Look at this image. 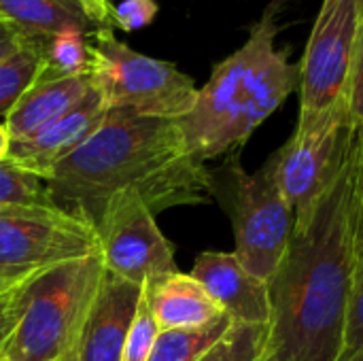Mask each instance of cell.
Wrapping results in <instances>:
<instances>
[{"mask_svg":"<svg viewBox=\"0 0 363 361\" xmlns=\"http://www.w3.org/2000/svg\"><path fill=\"white\" fill-rule=\"evenodd\" d=\"M108 111L104 96L94 85L87 96L60 119L23 140H13L6 157L43 179L104 123Z\"/></svg>","mask_w":363,"mask_h":361,"instance_id":"cell-12","label":"cell"},{"mask_svg":"<svg viewBox=\"0 0 363 361\" xmlns=\"http://www.w3.org/2000/svg\"><path fill=\"white\" fill-rule=\"evenodd\" d=\"M15 287L0 294V351L15 328Z\"/></svg>","mask_w":363,"mask_h":361,"instance_id":"cell-28","label":"cell"},{"mask_svg":"<svg viewBox=\"0 0 363 361\" xmlns=\"http://www.w3.org/2000/svg\"><path fill=\"white\" fill-rule=\"evenodd\" d=\"M189 274L208 291V296L232 319V323H272L270 285L253 272H249L234 255V251L200 253Z\"/></svg>","mask_w":363,"mask_h":361,"instance_id":"cell-11","label":"cell"},{"mask_svg":"<svg viewBox=\"0 0 363 361\" xmlns=\"http://www.w3.org/2000/svg\"><path fill=\"white\" fill-rule=\"evenodd\" d=\"M9 149H11V136H9L4 123L0 121V160H4L9 155Z\"/></svg>","mask_w":363,"mask_h":361,"instance_id":"cell-30","label":"cell"},{"mask_svg":"<svg viewBox=\"0 0 363 361\" xmlns=\"http://www.w3.org/2000/svg\"><path fill=\"white\" fill-rule=\"evenodd\" d=\"M353 145H351V155H353V194H355V209L357 217L363 223V123L353 126Z\"/></svg>","mask_w":363,"mask_h":361,"instance_id":"cell-26","label":"cell"},{"mask_svg":"<svg viewBox=\"0 0 363 361\" xmlns=\"http://www.w3.org/2000/svg\"><path fill=\"white\" fill-rule=\"evenodd\" d=\"M351 134L345 100L321 115L298 117L291 138L272 153L277 181L294 219L308 215L338 177L351 147Z\"/></svg>","mask_w":363,"mask_h":361,"instance_id":"cell-8","label":"cell"},{"mask_svg":"<svg viewBox=\"0 0 363 361\" xmlns=\"http://www.w3.org/2000/svg\"><path fill=\"white\" fill-rule=\"evenodd\" d=\"M104 272L100 253H94L19 283L15 328L0 361H70Z\"/></svg>","mask_w":363,"mask_h":361,"instance_id":"cell-4","label":"cell"},{"mask_svg":"<svg viewBox=\"0 0 363 361\" xmlns=\"http://www.w3.org/2000/svg\"><path fill=\"white\" fill-rule=\"evenodd\" d=\"M0 19L40 40L66 30L94 34L98 28L81 0H0Z\"/></svg>","mask_w":363,"mask_h":361,"instance_id":"cell-16","label":"cell"},{"mask_svg":"<svg viewBox=\"0 0 363 361\" xmlns=\"http://www.w3.org/2000/svg\"><path fill=\"white\" fill-rule=\"evenodd\" d=\"M45 204H51L45 181L9 157L0 160V211Z\"/></svg>","mask_w":363,"mask_h":361,"instance_id":"cell-20","label":"cell"},{"mask_svg":"<svg viewBox=\"0 0 363 361\" xmlns=\"http://www.w3.org/2000/svg\"><path fill=\"white\" fill-rule=\"evenodd\" d=\"M28 40H32L28 34H23L13 23L0 19V64L6 62L11 55H15Z\"/></svg>","mask_w":363,"mask_h":361,"instance_id":"cell-27","label":"cell"},{"mask_svg":"<svg viewBox=\"0 0 363 361\" xmlns=\"http://www.w3.org/2000/svg\"><path fill=\"white\" fill-rule=\"evenodd\" d=\"M91 45V79L108 109L174 121L194 109L198 87L172 62L134 51L115 36L113 28H96Z\"/></svg>","mask_w":363,"mask_h":361,"instance_id":"cell-6","label":"cell"},{"mask_svg":"<svg viewBox=\"0 0 363 361\" xmlns=\"http://www.w3.org/2000/svg\"><path fill=\"white\" fill-rule=\"evenodd\" d=\"M347 109H349V119L353 126L363 123V19L359 28V38H357V49H355V60L351 68V79H349V89H347Z\"/></svg>","mask_w":363,"mask_h":361,"instance_id":"cell-25","label":"cell"},{"mask_svg":"<svg viewBox=\"0 0 363 361\" xmlns=\"http://www.w3.org/2000/svg\"><path fill=\"white\" fill-rule=\"evenodd\" d=\"M160 326L151 313V306L145 298V289L134 315V321L130 326L125 345H123V355L121 361H149V355L153 351V345L157 340Z\"/></svg>","mask_w":363,"mask_h":361,"instance_id":"cell-23","label":"cell"},{"mask_svg":"<svg viewBox=\"0 0 363 361\" xmlns=\"http://www.w3.org/2000/svg\"><path fill=\"white\" fill-rule=\"evenodd\" d=\"M351 361H363V349L362 351H359V353H357V355H355V357H353V360Z\"/></svg>","mask_w":363,"mask_h":361,"instance_id":"cell-33","label":"cell"},{"mask_svg":"<svg viewBox=\"0 0 363 361\" xmlns=\"http://www.w3.org/2000/svg\"><path fill=\"white\" fill-rule=\"evenodd\" d=\"M285 0H272L249 28L247 40L215 64L194 109L177 119L189 151L208 162L232 155L300 87V62L281 49Z\"/></svg>","mask_w":363,"mask_h":361,"instance_id":"cell-3","label":"cell"},{"mask_svg":"<svg viewBox=\"0 0 363 361\" xmlns=\"http://www.w3.org/2000/svg\"><path fill=\"white\" fill-rule=\"evenodd\" d=\"M43 70V40H28L15 55L0 64V119L4 123L6 115L19 102V98L36 83Z\"/></svg>","mask_w":363,"mask_h":361,"instance_id":"cell-19","label":"cell"},{"mask_svg":"<svg viewBox=\"0 0 363 361\" xmlns=\"http://www.w3.org/2000/svg\"><path fill=\"white\" fill-rule=\"evenodd\" d=\"M81 4L98 28H113V4L108 0H81Z\"/></svg>","mask_w":363,"mask_h":361,"instance_id":"cell-29","label":"cell"},{"mask_svg":"<svg viewBox=\"0 0 363 361\" xmlns=\"http://www.w3.org/2000/svg\"><path fill=\"white\" fill-rule=\"evenodd\" d=\"M91 87H94L91 74L36 81L19 98V102L4 119V128L11 136V143L23 140L40 132L55 119H60L74 104H79Z\"/></svg>","mask_w":363,"mask_h":361,"instance_id":"cell-15","label":"cell"},{"mask_svg":"<svg viewBox=\"0 0 363 361\" xmlns=\"http://www.w3.org/2000/svg\"><path fill=\"white\" fill-rule=\"evenodd\" d=\"M98 253L108 274L145 285L179 272L174 247L155 223V215L134 191L108 198L98 221Z\"/></svg>","mask_w":363,"mask_h":361,"instance_id":"cell-10","label":"cell"},{"mask_svg":"<svg viewBox=\"0 0 363 361\" xmlns=\"http://www.w3.org/2000/svg\"><path fill=\"white\" fill-rule=\"evenodd\" d=\"M363 0H323L300 60V113L321 115L347 100Z\"/></svg>","mask_w":363,"mask_h":361,"instance_id":"cell-9","label":"cell"},{"mask_svg":"<svg viewBox=\"0 0 363 361\" xmlns=\"http://www.w3.org/2000/svg\"><path fill=\"white\" fill-rule=\"evenodd\" d=\"M262 361H279V360H277V357H274V353H272V351L268 349V351H266V355H264V360H262Z\"/></svg>","mask_w":363,"mask_h":361,"instance_id":"cell-31","label":"cell"},{"mask_svg":"<svg viewBox=\"0 0 363 361\" xmlns=\"http://www.w3.org/2000/svg\"><path fill=\"white\" fill-rule=\"evenodd\" d=\"M143 285L104 272L70 361H121Z\"/></svg>","mask_w":363,"mask_h":361,"instance_id":"cell-13","label":"cell"},{"mask_svg":"<svg viewBox=\"0 0 363 361\" xmlns=\"http://www.w3.org/2000/svg\"><path fill=\"white\" fill-rule=\"evenodd\" d=\"M157 2L155 0H123L113 6V28L123 32H134L149 26L157 17Z\"/></svg>","mask_w":363,"mask_h":361,"instance_id":"cell-24","label":"cell"},{"mask_svg":"<svg viewBox=\"0 0 363 361\" xmlns=\"http://www.w3.org/2000/svg\"><path fill=\"white\" fill-rule=\"evenodd\" d=\"M363 349V223L357 217L355 228V266L349 313L345 323V338L338 361H351Z\"/></svg>","mask_w":363,"mask_h":361,"instance_id":"cell-22","label":"cell"},{"mask_svg":"<svg viewBox=\"0 0 363 361\" xmlns=\"http://www.w3.org/2000/svg\"><path fill=\"white\" fill-rule=\"evenodd\" d=\"M232 328V319L223 317L204 328L160 330L149 361H198L202 360Z\"/></svg>","mask_w":363,"mask_h":361,"instance_id":"cell-18","label":"cell"},{"mask_svg":"<svg viewBox=\"0 0 363 361\" xmlns=\"http://www.w3.org/2000/svg\"><path fill=\"white\" fill-rule=\"evenodd\" d=\"M53 206L98 221L119 191H134L153 215L213 200L211 168L187 147L174 119L111 109L104 123L45 177Z\"/></svg>","mask_w":363,"mask_h":361,"instance_id":"cell-2","label":"cell"},{"mask_svg":"<svg viewBox=\"0 0 363 361\" xmlns=\"http://www.w3.org/2000/svg\"><path fill=\"white\" fill-rule=\"evenodd\" d=\"M145 298L160 330H189L204 328L228 317L208 291L181 270L143 285Z\"/></svg>","mask_w":363,"mask_h":361,"instance_id":"cell-14","label":"cell"},{"mask_svg":"<svg viewBox=\"0 0 363 361\" xmlns=\"http://www.w3.org/2000/svg\"><path fill=\"white\" fill-rule=\"evenodd\" d=\"M94 253L98 234L85 217L53 204L0 211V279L9 287Z\"/></svg>","mask_w":363,"mask_h":361,"instance_id":"cell-7","label":"cell"},{"mask_svg":"<svg viewBox=\"0 0 363 361\" xmlns=\"http://www.w3.org/2000/svg\"><path fill=\"white\" fill-rule=\"evenodd\" d=\"M270 326L232 323L228 334L198 361H262L268 351Z\"/></svg>","mask_w":363,"mask_h":361,"instance_id":"cell-21","label":"cell"},{"mask_svg":"<svg viewBox=\"0 0 363 361\" xmlns=\"http://www.w3.org/2000/svg\"><path fill=\"white\" fill-rule=\"evenodd\" d=\"M6 289H11V287H9V285H6V283L0 279V294H2V291H6Z\"/></svg>","mask_w":363,"mask_h":361,"instance_id":"cell-32","label":"cell"},{"mask_svg":"<svg viewBox=\"0 0 363 361\" xmlns=\"http://www.w3.org/2000/svg\"><path fill=\"white\" fill-rule=\"evenodd\" d=\"M355 228L349 147L328 191L308 215L294 219L287 251L270 283L268 349L279 361H338L353 287Z\"/></svg>","mask_w":363,"mask_h":361,"instance_id":"cell-1","label":"cell"},{"mask_svg":"<svg viewBox=\"0 0 363 361\" xmlns=\"http://www.w3.org/2000/svg\"><path fill=\"white\" fill-rule=\"evenodd\" d=\"M211 196L230 217L240 264L272 283L294 230V211L285 200L274 157L270 155L262 168L247 172L236 155L211 170Z\"/></svg>","mask_w":363,"mask_h":361,"instance_id":"cell-5","label":"cell"},{"mask_svg":"<svg viewBox=\"0 0 363 361\" xmlns=\"http://www.w3.org/2000/svg\"><path fill=\"white\" fill-rule=\"evenodd\" d=\"M94 45L91 34L66 30L43 40V70L36 81L91 74Z\"/></svg>","mask_w":363,"mask_h":361,"instance_id":"cell-17","label":"cell"}]
</instances>
